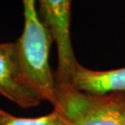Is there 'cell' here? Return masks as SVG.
<instances>
[{"label":"cell","instance_id":"cell-4","mask_svg":"<svg viewBox=\"0 0 125 125\" xmlns=\"http://www.w3.org/2000/svg\"><path fill=\"white\" fill-rule=\"evenodd\" d=\"M0 95L23 108L37 106L41 99L20 73L16 43H0Z\"/></svg>","mask_w":125,"mask_h":125},{"label":"cell","instance_id":"cell-7","mask_svg":"<svg viewBox=\"0 0 125 125\" xmlns=\"http://www.w3.org/2000/svg\"><path fill=\"white\" fill-rule=\"evenodd\" d=\"M9 115L10 114L0 110V125H2V124L7 120V119L8 118Z\"/></svg>","mask_w":125,"mask_h":125},{"label":"cell","instance_id":"cell-1","mask_svg":"<svg viewBox=\"0 0 125 125\" xmlns=\"http://www.w3.org/2000/svg\"><path fill=\"white\" fill-rule=\"evenodd\" d=\"M24 24L16 43L17 61L24 81L55 108L58 104L54 73L49 64L53 38L37 12L36 0H22Z\"/></svg>","mask_w":125,"mask_h":125},{"label":"cell","instance_id":"cell-6","mask_svg":"<svg viewBox=\"0 0 125 125\" xmlns=\"http://www.w3.org/2000/svg\"><path fill=\"white\" fill-rule=\"evenodd\" d=\"M68 121L59 109L51 114L37 118H20L10 115L2 125H67Z\"/></svg>","mask_w":125,"mask_h":125},{"label":"cell","instance_id":"cell-3","mask_svg":"<svg viewBox=\"0 0 125 125\" xmlns=\"http://www.w3.org/2000/svg\"><path fill=\"white\" fill-rule=\"evenodd\" d=\"M42 21L55 42L58 65L54 73L55 88L71 84L72 77L79 62L72 48L71 26L72 0H37Z\"/></svg>","mask_w":125,"mask_h":125},{"label":"cell","instance_id":"cell-2","mask_svg":"<svg viewBox=\"0 0 125 125\" xmlns=\"http://www.w3.org/2000/svg\"><path fill=\"white\" fill-rule=\"evenodd\" d=\"M57 106L67 125H125V92L90 94L72 84L56 87Z\"/></svg>","mask_w":125,"mask_h":125},{"label":"cell","instance_id":"cell-5","mask_svg":"<svg viewBox=\"0 0 125 125\" xmlns=\"http://www.w3.org/2000/svg\"><path fill=\"white\" fill-rule=\"evenodd\" d=\"M71 84L78 90L90 94L125 92V67L95 71L79 63L72 75Z\"/></svg>","mask_w":125,"mask_h":125}]
</instances>
